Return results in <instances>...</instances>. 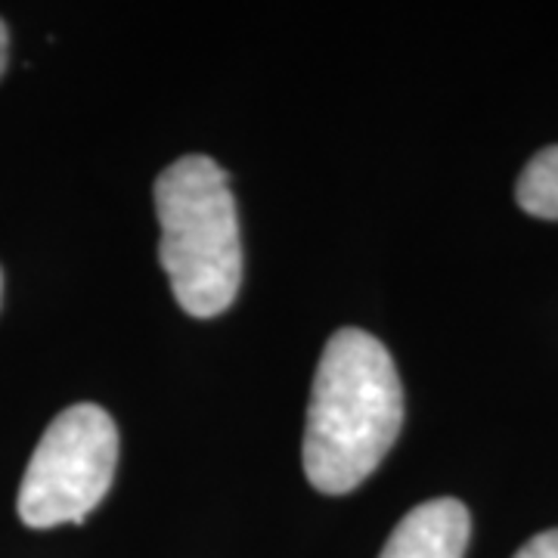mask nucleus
<instances>
[{
    "instance_id": "f257e3e1",
    "label": "nucleus",
    "mask_w": 558,
    "mask_h": 558,
    "mask_svg": "<svg viewBox=\"0 0 558 558\" xmlns=\"http://www.w3.org/2000/svg\"><path fill=\"white\" fill-rule=\"evenodd\" d=\"M403 388L395 360L363 329H339L319 357L304 428V475L323 494H351L395 447Z\"/></svg>"
},
{
    "instance_id": "f03ea898",
    "label": "nucleus",
    "mask_w": 558,
    "mask_h": 558,
    "mask_svg": "<svg viewBox=\"0 0 558 558\" xmlns=\"http://www.w3.org/2000/svg\"><path fill=\"white\" fill-rule=\"evenodd\" d=\"M159 258L190 317H218L242 282V245L230 178L208 156L171 161L156 180Z\"/></svg>"
},
{
    "instance_id": "7ed1b4c3",
    "label": "nucleus",
    "mask_w": 558,
    "mask_h": 558,
    "mask_svg": "<svg viewBox=\"0 0 558 558\" xmlns=\"http://www.w3.org/2000/svg\"><path fill=\"white\" fill-rule=\"evenodd\" d=\"M119 465V428L97 403L62 410L44 432L22 478V524L47 531L81 524L109 494Z\"/></svg>"
},
{
    "instance_id": "20e7f679",
    "label": "nucleus",
    "mask_w": 558,
    "mask_h": 558,
    "mask_svg": "<svg viewBox=\"0 0 558 558\" xmlns=\"http://www.w3.org/2000/svg\"><path fill=\"white\" fill-rule=\"evenodd\" d=\"M469 531L472 519L459 499H428L403 515L379 558H462Z\"/></svg>"
},
{
    "instance_id": "39448f33",
    "label": "nucleus",
    "mask_w": 558,
    "mask_h": 558,
    "mask_svg": "<svg viewBox=\"0 0 558 558\" xmlns=\"http://www.w3.org/2000/svg\"><path fill=\"white\" fill-rule=\"evenodd\" d=\"M515 199L531 218L558 220V146L539 149L521 171Z\"/></svg>"
},
{
    "instance_id": "423d86ee",
    "label": "nucleus",
    "mask_w": 558,
    "mask_h": 558,
    "mask_svg": "<svg viewBox=\"0 0 558 558\" xmlns=\"http://www.w3.org/2000/svg\"><path fill=\"white\" fill-rule=\"evenodd\" d=\"M515 558H558V527L556 531H543L534 539H527L515 553Z\"/></svg>"
},
{
    "instance_id": "0eeeda50",
    "label": "nucleus",
    "mask_w": 558,
    "mask_h": 558,
    "mask_svg": "<svg viewBox=\"0 0 558 558\" xmlns=\"http://www.w3.org/2000/svg\"><path fill=\"white\" fill-rule=\"evenodd\" d=\"M7 57H10V35H7L3 20H0V75L7 72Z\"/></svg>"
},
{
    "instance_id": "6e6552de",
    "label": "nucleus",
    "mask_w": 558,
    "mask_h": 558,
    "mask_svg": "<svg viewBox=\"0 0 558 558\" xmlns=\"http://www.w3.org/2000/svg\"><path fill=\"white\" fill-rule=\"evenodd\" d=\"M0 301H3V274H0Z\"/></svg>"
}]
</instances>
